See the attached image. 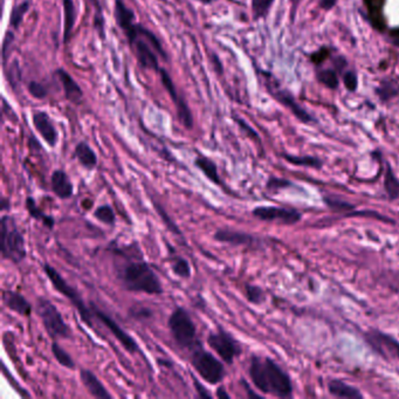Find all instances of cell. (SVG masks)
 Instances as JSON below:
<instances>
[{
  "mask_svg": "<svg viewBox=\"0 0 399 399\" xmlns=\"http://www.w3.org/2000/svg\"><path fill=\"white\" fill-rule=\"evenodd\" d=\"M249 376L253 386L264 395H272L279 398L293 396L294 386L291 376L271 357L252 355Z\"/></svg>",
  "mask_w": 399,
  "mask_h": 399,
  "instance_id": "1",
  "label": "cell"
},
{
  "mask_svg": "<svg viewBox=\"0 0 399 399\" xmlns=\"http://www.w3.org/2000/svg\"><path fill=\"white\" fill-rule=\"evenodd\" d=\"M115 275L122 288L128 292L148 296H162L164 293L161 279L143 259H127L115 267Z\"/></svg>",
  "mask_w": 399,
  "mask_h": 399,
  "instance_id": "2",
  "label": "cell"
},
{
  "mask_svg": "<svg viewBox=\"0 0 399 399\" xmlns=\"http://www.w3.org/2000/svg\"><path fill=\"white\" fill-rule=\"evenodd\" d=\"M122 32L127 37L140 67L159 73L161 67L158 57L163 60L168 57L161 40L149 28L136 21L123 28Z\"/></svg>",
  "mask_w": 399,
  "mask_h": 399,
  "instance_id": "3",
  "label": "cell"
},
{
  "mask_svg": "<svg viewBox=\"0 0 399 399\" xmlns=\"http://www.w3.org/2000/svg\"><path fill=\"white\" fill-rule=\"evenodd\" d=\"M43 271L47 276L50 283L53 286V288L57 293H60L61 296L66 298L68 301L71 302L72 305L77 309V314L80 316L81 321L87 325L88 328L94 329V322L93 319H95L93 310H91V305H87V303L82 299L80 293L75 288L74 286H72L66 279L60 274L59 271H57L55 267L45 262L43 265Z\"/></svg>",
  "mask_w": 399,
  "mask_h": 399,
  "instance_id": "4",
  "label": "cell"
},
{
  "mask_svg": "<svg viewBox=\"0 0 399 399\" xmlns=\"http://www.w3.org/2000/svg\"><path fill=\"white\" fill-rule=\"evenodd\" d=\"M0 249L4 260L19 265L27 257L26 240L17 223L10 215H4L0 219Z\"/></svg>",
  "mask_w": 399,
  "mask_h": 399,
  "instance_id": "5",
  "label": "cell"
},
{
  "mask_svg": "<svg viewBox=\"0 0 399 399\" xmlns=\"http://www.w3.org/2000/svg\"><path fill=\"white\" fill-rule=\"evenodd\" d=\"M168 328L174 342L181 350L191 352L201 341L198 339L197 325L193 322L190 313L177 305L168 319Z\"/></svg>",
  "mask_w": 399,
  "mask_h": 399,
  "instance_id": "6",
  "label": "cell"
},
{
  "mask_svg": "<svg viewBox=\"0 0 399 399\" xmlns=\"http://www.w3.org/2000/svg\"><path fill=\"white\" fill-rule=\"evenodd\" d=\"M189 359L196 373L210 386H218L226 377L224 363L205 349L201 343L190 352Z\"/></svg>",
  "mask_w": 399,
  "mask_h": 399,
  "instance_id": "7",
  "label": "cell"
},
{
  "mask_svg": "<svg viewBox=\"0 0 399 399\" xmlns=\"http://www.w3.org/2000/svg\"><path fill=\"white\" fill-rule=\"evenodd\" d=\"M35 312L44 325L45 330L50 339H69L73 337L71 327L64 320V316L57 305L45 296H39L35 303Z\"/></svg>",
  "mask_w": 399,
  "mask_h": 399,
  "instance_id": "8",
  "label": "cell"
},
{
  "mask_svg": "<svg viewBox=\"0 0 399 399\" xmlns=\"http://www.w3.org/2000/svg\"><path fill=\"white\" fill-rule=\"evenodd\" d=\"M206 343L219 356V359L228 366H232L235 359L242 354V347L238 339L222 327L208 334Z\"/></svg>",
  "mask_w": 399,
  "mask_h": 399,
  "instance_id": "9",
  "label": "cell"
},
{
  "mask_svg": "<svg viewBox=\"0 0 399 399\" xmlns=\"http://www.w3.org/2000/svg\"><path fill=\"white\" fill-rule=\"evenodd\" d=\"M363 339L370 349L386 361H399V341L395 337L376 329L364 332Z\"/></svg>",
  "mask_w": 399,
  "mask_h": 399,
  "instance_id": "10",
  "label": "cell"
},
{
  "mask_svg": "<svg viewBox=\"0 0 399 399\" xmlns=\"http://www.w3.org/2000/svg\"><path fill=\"white\" fill-rule=\"evenodd\" d=\"M89 305L93 310L95 319L100 321L111 332V335L118 339V343L125 348V350H127L129 354L140 352L141 348L138 346L137 341L133 336L129 335L125 329L122 328L121 325H118L111 316L108 315L107 313L99 308L94 302H89Z\"/></svg>",
  "mask_w": 399,
  "mask_h": 399,
  "instance_id": "11",
  "label": "cell"
},
{
  "mask_svg": "<svg viewBox=\"0 0 399 399\" xmlns=\"http://www.w3.org/2000/svg\"><path fill=\"white\" fill-rule=\"evenodd\" d=\"M158 74L161 77L163 87L165 88V91H168L170 99L175 104L178 121L181 122V125L185 129L191 130L192 128H193V116H192L191 109L189 108L188 103L185 102L184 99L181 98L179 93H178L177 88H176L175 84H174V81H172V77H170L168 72L161 68V71H159Z\"/></svg>",
  "mask_w": 399,
  "mask_h": 399,
  "instance_id": "12",
  "label": "cell"
},
{
  "mask_svg": "<svg viewBox=\"0 0 399 399\" xmlns=\"http://www.w3.org/2000/svg\"><path fill=\"white\" fill-rule=\"evenodd\" d=\"M252 215L262 222H276L283 225H296L302 219L301 212L296 208L280 206H258L253 208Z\"/></svg>",
  "mask_w": 399,
  "mask_h": 399,
  "instance_id": "13",
  "label": "cell"
},
{
  "mask_svg": "<svg viewBox=\"0 0 399 399\" xmlns=\"http://www.w3.org/2000/svg\"><path fill=\"white\" fill-rule=\"evenodd\" d=\"M32 122L41 138L50 145V148H54L57 145L59 135L48 113L44 111H34Z\"/></svg>",
  "mask_w": 399,
  "mask_h": 399,
  "instance_id": "14",
  "label": "cell"
},
{
  "mask_svg": "<svg viewBox=\"0 0 399 399\" xmlns=\"http://www.w3.org/2000/svg\"><path fill=\"white\" fill-rule=\"evenodd\" d=\"M215 242L227 244V245L235 246H253L258 242V239L254 235L246 233V232L237 231L232 228H218L213 235Z\"/></svg>",
  "mask_w": 399,
  "mask_h": 399,
  "instance_id": "15",
  "label": "cell"
},
{
  "mask_svg": "<svg viewBox=\"0 0 399 399\" xmlns=\"http://www.w3.org/2000/svg\"><path fill=\"white\" fill-rule=\"evenodd\" d=\"M50 189L54 195L61 201L72 198L74 195V184L67 172L62 169L54 170L50 176Z\"/></svg>",
  "mask_w": 399,
  "mask_h": 399,
  "instance_id": "16",
  "label": "cell"
},
{
  "mask_svg": "<svg viewBox=\"0 0 399 399\" xmlns=\"http://www.w3.org/2000/svg\"><path fill=\"white\" fill-rule=\"evenodd\" d=\"M3 302L4 305L10 309L11 312L23 317H30L33 313V305H30V302L21 293L16 291H4Z\"/></svg>",
  "mask_w": 399,
  "mask_h": 399,
  "instance_id": "17",
  "label": "cell"
},
{
  "mask_svg": "<svg viewBox=\"0 0 399 399\" xmlns=\"http://www.w3.org/2000/svg\"><path fill=\"white\" fill-rule=\"evenodd\" d=\"M80 381L82 386L87 389L88 393L94 398L111 399L113 398L111 393L108 391L103 383L101 382L98 376L95 375L91 370L81 369Z\"/></svg>",
  "mask_w": 399,
  "mask_h": 399,
  "instance_id": "18",
  "label": "cell"
},
{
  "mask_svg": "<svg viewBox=\"0 0 399 399\" xmlns=\"http://www.w3.org/2000/svg\"><path fill=\"white\" fill-rule=\"evenodd\" d=\"M55 75H57V79L60 81L61 86H62L64 98L67 99L72 103H80L84 99V91H82L77 81L72 77V75L67 71H64V68H57L55 71Z\"/></svg>",
  "mask_w": 399,
  "mask_h": 399,
  "instance_id": "19",
  "label": "cell"
},
{
  "mask_svg": "<svg viewBox=\"0 0 399 399\" xmlns=\"http://www.w3.org/2000/svg\"><path fill=\"white\" fill-rule=\"evenodd\" d=\"M328 391L332 396L337 398L359 399L364 397L357 388L347 384L342 379L335 378L329 381Z\"/></svg>",
  "mask_w": 399,
  "mask_h": 399,
  "instance_id": "20",
  "label": "cell"
},
{
  "mask_svg": "<svg viewBox=\"0 0 399 399\" xmlns=\"http://www.w3.org/2000/svg\"><path fill=\"white\" fill-rule=\"evenodd\" d=\"M193 164H195L196 168L198 169L199 172H203V175L208 178V181L217 185V186H223L222 178L219 175L218 165L215 164L211 158L201 154L198 157L195 158Z\"/></svg>",
  "mask_w": 399,
  "mask_h": 399,
  "instance_id": "21",
  "label": "cell"
},
{
  "mask_svg": "<svg viewBox=\"0 0 399 399\" xmlns=\"http://www.w3.org/2000/svg\"><path fill=\"white\" fill-rule=\"evenodd\" d=\"M74 157L84 169H87L89 172L94 170L98 165L99 159L96 152L91 149L87 142L81 141L77 143L74 149Z\"/></svg>",
  "mask_w": 399,
  "mask_h": 399,
  "instance_id": "22",
  "label": "cell"
},
{
  "mask_svg": "<svg viewBox=\"0 0 399 399\" xmlns=\"http://www.w3.org/2000/svg\"><path fill=\"white\" fill-rule=\"evenodd\" d=\"M25 205H26L27 213L30 215V218L37 220V222H40L41 224L44 225L45 227H47L48 230H53L54 226L57 224L55 222V218L53 215H46L43 210H41L39 206H38L37 201L33 197H26L25 199Z\"/></svg>",
  "mask_w": 399,
  "mask_h": 399,
  "instance_id": "23",
  "label": "cell"
},
{
  "mask_svg": "<svg viewBox=\"0 0 399 399\" xmlns=\"http://www.w3.org/2000/svg\"><path fill=\"white\" fill-rule=\"evenodd\" d=\"M64 44L67 45L71 40L72 32L77 21V9L73 0H64Z\"/></svg>",
  "mask_w": 399,
  "mask_h": 399,
  "instance_id": "24",
  "label": "cell"
},
{
  "mask_svg": "<svg viewBox=\"0 0 399 399\" xmlns=\"http://www.w3.org/2000/svg\"><path fill=\"white\" fill-rule=\"evenodd\" d=\"M275 98L278 99L282 104H285L286 107H288L292 111L293 114L299 118L300 121L303 122V123H309V122L313 121L312 116L305 109H302L299 104L296 103V101L291 95L287 94L286 91L275 93Z\"/></svg>",
  "mask_w": 399,
  "mask_h": 399,
  "instance_id": "25",
  "label": "cell"
},
{
  "mask_svg": "<svg viewBox=\"0 0 399 399\" xmlns=\"http://www.w3.org/2000/svg\"><path fill=\"white\" fill-rule=\"evenodd\" d=\"M169 264H170L172 272L177 275L178 278H191L192 267L188 259H185L184 257L179 254H172L169 257Z\"/></svg>",
  "mask_w": 399,
  "mask_h": 399,
  "instance_id": "26",
  "label": "cell"
},
{
  "mask_svg": "<svg viewBox=\"0 0 399 399\" xmlns=\"http://www.w3.org/2000/svg\"><path fill=\"white\" fill-rule=\"evenodd\" d=\"M384 190L389 201H395L399 199V179L395 175L391 165L386 164V174H384Z\"/></svg>",
  "mask_w": 399,
  "mask_h": 399,
  "instance_id": "27",
  "label": "cell"
},
{
  "mask_svg": "<svg viewBox=\"0 0 399 399\" xmlns=\"http://www.w3.org/2000/svg\"><path fill=\"white\" fill-rule=\"evenodd\" d=\"M50 349H52L54 359H57V362L59 363L61 366H64L66 369L69 370H74L75 368H77V364H75V361L73 359V357L68 354L67 350L64 349V348L57 343V341H53Z\"/></svg>",
  "mask_w": 399,
  "mask_h": 399,
  "instance_id": "28",
  "label": "cell"
},
{
  "mask_svg": "<svg viewBox=\"0 0 399 399\" xmlns=\"http://www.w3.org/2000/svg\"><path fill=\"white\" fill-rule=\"evenodd\" d=\"M323 201L332 212H336V213H344L346 215L348 212L354 211L356 208L355 205L352 204L349 201L339 198L335 196H323Z\"/></svg>",
  "mask_w": 399,
  "mask_h": 399,
  "instance_id": "29",
  "label": "cell"
},
{
  "mask_svg": "<svg viewBox=\"0 0 399 399\" xmlns=\"http://www.w3.org/2000/svg\"><path fill=\"white\" fill-rule=\"evenodd\" d=\"M128 316L136 322H148L154 319V310L143 305H130L128 308Z\"/></svg>",
  "mask_w": 399,
  "mask_h": 399,
  "instance_id": "30",
  "label": "cell"
},
{
  "mask_svg": "<svg viewBox=\"0 0 399 399\" xmlns=\"http://www.w3.org/2000/svg\"><path fill=\"white\" fill-rule=\"evenodd\" d=\"M283 158L291 164L298 165V167H307V168L321 169L322 168V161L317 157L313 156H291V154H283Z\"/></svg>",
  "mask_w": 399,
  "mask_h": 399,
  "instance_id": "31",
  "label": "cell"
},
{
  "mask_svg": "<svg viewBox=\"0 0 399 399\" xmlns=\"http://www.w3.org/2000/svg\"><path fill=\"white\" fill-rule=\"evenodd\" d=\"M93 215L96 220L108 226H115L116 224V213L111 205H100L99 208H95Z\"/></svg>",
  "mask_w": 399,
  "mask_h": 399,
  "instance_id": "32",
  "label": "cell"
},
{
  "mask_svg": "<svg viewBox=\"0 0 399 399\" xmlns=\"http://www.w3.org/2000/svg\"><path fill=\"white\" fill-rule=\"evenodd\" d=\"M30 4L28 0H24L23 3L19 4L18 6L13 7V10L11 12L10 16V30L14 32L17 30L23 23L25 14L30 10Z\"/></svg>",
  "mask_w": 399,
  "mask_h": 399,
  "instance_id": "33",
  "label": "cell"
},
{
  "mask_svg": "<svg viewBox=\"0 0 399 399\" xmlns=\"http://www.w3.org/2000/svg\"><path fill=\"white\" fill-rule=\"evenodd\" d=\"M244 294H245L246 300L252 305H260L266 301L265 291L257 285L246 283L244 287Z\"/></svg>",
  "mask_w": 399,
  "mask_h": 399,
  "instance_id": "34",
  "label": "cell"
},
{
  "mask_svg": "<svg viewBox=\"0 0 399 399\" xmlns=\"http://www.w3.org/2000/svg\"><path fill=\"white\" fill-rule=\"evenodd\" d=\"M292 186H294L292 181L285 179V178L269 177V181L266 183L267 191L272 192V193H276V192L292 188Z\"/></svg>",
  "mask_w": 399,
  "mask_h": 399,
  "instance_id": "35",
  "label": "cell"
},
{
  "mask_svg": "<svg viewBox=\"0 0 399 399\" xmlns=\"http://www.w3.org/2000/svg\"><path fill=\"white\" fill-rule=\"evenodd\" d=\"M274 0H252V10L254 19H260L269 13V9L272 6Z\"/></svg>",
  "mask_w": 399,
  "mask_h": 399,
  "instance_id": "36",
  "label": "cell"
},
{
  "mask_svg": "<svg viewBox=\"0 0 399 399\" xmlns=\"http://www.w3.org/2000/svg\"><path fill=\"white\" fill-rule=\"evenodd\" d=\"M91 3L95 7L94 27L99 30L101 37H104V19L102 7L99 0H91Z\"/></svg>",
  "mask_w": 399,
  "mask_h": 399,
  "instance_id": "37",
  "label": "cell"
},
{
  "mask_svg": "<svg viewBox=\"0 0 399 399\" xmlns=\"http://www.w3.org/2000/svg\"><path fill=\"white\" fill-rule=\"evenodd\" d=\"M28 91L34 99L38 100H44L47 98L48 91L47 88L45 87L44 84L37 81H30L28 84Z\"/></svg>",
  "mask_w": 399,
  "mask_h": 399,
  "instance_id": "38",
  "label": "cell"
},
{
  "mask_svg": "<svg viewBox=\"0 0 399 399\" xmlns=\"http://www.w3.org/2000/svg\"><path fill=\"white\" fill-rule=\"evenodd\" d=\"M154 208H156V211H157L158 215H161L162 219L164 220L165 225L168 226L169 231H172V233H175L176 235H181V230L178 227L177 225L174 223L170 217H168V215L165 213L164 210L162 208L161 205H158L157 203H154Z\"/></svg>",
  "mask_w": 399,
  "mask_h": 399,
  "instance_id": "39",
  "label": "cell"
},
{
  "mask_svg": "<svg viewBox=\"0 0 399 399\" xmlns=\"http://www.w3.org/2000/svg\"><path fill=\"white\" fill-rule=\"evenodd\" d=\"M319 79L322 84H325V86H328V87L330 88H336L337 87V84H339V80H337L335 72L330 71V69L320 72Z\"/></svg>",
  "mask_w": 399,
  "mask_h": 399,
  "instance_id": "40",
  "label": "cell"
},
{
  "mask_svg": "<svg viewBox=\"0 0 399 399\" xmlns=\"http://www.w3.org/2000/svg\"><path fill=\"white\" fill-rule=\"evenodd\" d=\"M192 377V383H193V386H195L196 393H197V397L199 398H204V399H211L213 398L212 396L211 393L208 391L206 388H205L203 384H201L199 381H197L195 376H191Z\"/></svg>",
  "mask_w": 399,
  "mask_h": 399,
  "instance_id": "41",
  "label": "cell"
},
{
  "mask_svg": "<svg viewBox=\"0 0 399 399\" xmlns=\"http://www.w3.org/2000/svg\"><path fill=\"white\" fill-rule=\"evenodd\" d=\"M343 82L349 91H355L357 88V77H356L355 73H352V72L346 73V75L343 77Z\"/></svg>",
  "mask_w": 399,
  "mask_h": 399,
  "instance_id": "42",
  "label": "cell"
},
{
  "mask_svg": "<svg viewBox=\"0 0 399 399\" xmlns=\"http://www.w3.org/2000/svg\"><path fill=\"white\" fill-rule=\"evenodd\" d=\"M235 121L238 122L239 127L242 128V130L246 131V134L249 135V137L254 138V140H258L259 141L258 134L245 121H242L240 118H235Z\"/></svg>",
  "mask_w": 399,
  "mask_h": 399,
  "instance_id": "43",
  "label": "cell"
},
{
  "mask_svg": "<svg viewBox=\"0 0 399 399\" xmlns=\"http://www.w3.org/2000/svg\"><path fill=\"white\" fill-rule=\"evenodd\" d=\"M242 386H245L246 393H247V396H249V398H264V396H262V395H259L258 393H254V391L251 389V386H249V384L246 383L245 379H242Z\"/></svg>",
  "mask_w": 399,
  "mask_h": 399,
  "instance_id": "44",
  "label": "cell"
},
{
  "mask_svg": "<svg viewBox=\"0 0 399 399\" xmlns=\"http://www.w3.org/2000/svg\"><path fill=\"white\" fill-rule=\"evenodd\" d=\"M215 398L218 399H230L231 396H230V393L226 391L224 386H218L217 390H215Z\"/></svg>",
  "mask_w": 399,
  "mask_h": 399,
  "instance_id": "45",
  "label": "cell"
},
{
  "mask_svg": "<svg viewBox=\"0 0 399 399\" xmlns=\"http://www.w3.org/2000/svg\"><path fill=\"white\" fill-rule=\"evenodd\" d=\"M0 204H1V206H0L1 212L10 211V201H9L6 197H4V196L1 197V199H0Z\"/></svg>",
  "mask_w": 399,
  "mask_h": 399,
  "instance_id": "46",
  "label": "cell"
},
{
  "mask_svg": "<svg viewBox=\"0 0 399 399\" xmlns=\"http://www.w3.org/2000/svg\"><path fill=\"white\" fill-rule=\"evenodd\" d=\"M337 0H321V6L325 9V10H330L334 5H335Z\"/></svg>",
  "mask_w": 399,
  "mask_h": 399,
  "instance_id": "47",
  "label": "cell"
}]
</instances>
